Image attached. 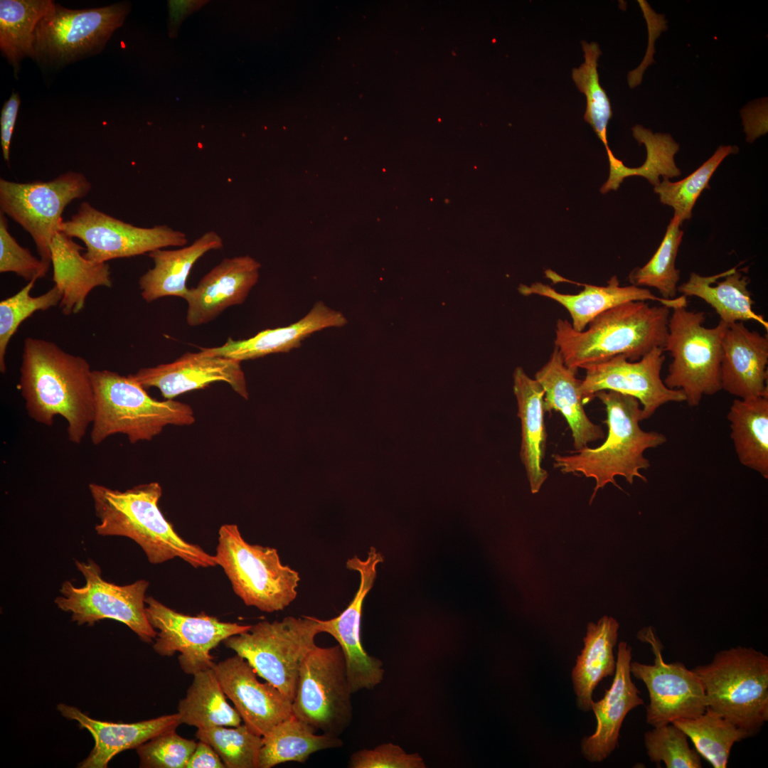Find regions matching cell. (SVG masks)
Listing matches in <instances>:
<instances>
[{
	"mask_svg": "<svg viewBox=\"0 0 768 768\" xmlns=\"http://www.w3.org/2000/svg\"><path fill=\"white\" fill-rule=\"evenodd\" d=\"M92 371L82 357L53 341L27 337L23 341L18 388L28 416L51 426L57 415L68 422V439L79 444L95 412Z\"/></svg>",
	"mask_w": 768,
	"mask_h": 768,
	"instance_id": "6da1fadb",
	"label": "cell"
},
{
	"mask_svg": "<svg viewBox=\"0 0 768 768\" xmlns=\"http://www.w3.org/2000/svg\"><path fill=\"white\" fill-rule=\"evenodd\" d=\"M670 314L663 305L631 301L599 314L582 331L559 319L554 344L565 365L576 374L580 368L617 356L638 361L656 347L663 349Z\"/></svg>",
	"mask_w": 768,
	"mask_h": 768,
	"instance_id": "7a4b0ae2",
	"label": "cell"
},
{
	"mask_svg": "<svg viewBox=\"0 0 768 768\" xmlns=\"http://www.w3.org/2000/svg\"><path fill=\"white\" fill-rule=\"evenodd\" d=\"M101 536H124L136 542L149 562L161 564L180 558L191 566H216L214 556L183 539L159 507L162 488L158 482L135 486L124 491L96 483L88 485Z\"/></svg>",
	"mask_w": 768,
	"mask_h": 768,
	"instance_id": "3957f363",
	"label": "cell"
},
{
	"mask_svg": "<svg viewBox=\"0 0 768 768\" xmlns=\"http://www.w3.org/2000/svg\"><path fill=\"white\" fill-rule=\"evenodd\" d=\"M594 398L605 407L607 419L604 422L607 425V435L604 442L597 447H585L570 454L552 456L554 467L562 473L581 474L595 480L590 503L597 491L608 484L621 489L615 480L617 476H623L630 484L636 477L646 482L641 470L649 468L650 462L644 453L667 441L662 433L641 428L643 412L636 398L612 390L599 391Z\"/></svg>",
	"mask_w": 768,
	"mask_h": 768,
	"instance_id": "277c9868",
	"label": "cell"
},
{
	"mask_svg": "<svg viewBox=\"0 0 768 768\" xmlns=\"http://www.w3.org/2000/svg\"><path fill=\"white\" fill-rule=\"evenodd\" d=\"M95 412L90 439L100 444L116 434L132 444L151 440L167 425L194 422L193 409L174 400H157L134 379L109 370H93Z\"/></svg>",
	"mask_w": 768,
	"mask_h": 768,
	"instance_id": "5b68a950",
	"label": "cell"
},
{
	"mask_svg": "<svg viewBox=\"0 0 768 768\" xmlns=\"http://www.w3.org/2000/svg\"><path fill=\"white\" fill-rule=\"evenodd\" d=\"M703 687L707 708L743 730L749 737L768 720V656L737 646L716 653L692 669Z\"/></svg>",
	"mask_w": 768,
	"mask_h": 768,
	"instance_id": "8992f818",
	"label": "cell"
},
{
	"mask_svg": "<svg viewBox=\"0 0 768 768\" xmlns=\"http://www.w3.org/2000/svg\"><path fill=\"white\" fill-rule=\"evenodd\" d=\"M214 556L245 605L274 612L297 596L299 572L280 560L277 549L248 543L234 524L223 525Z\"/></svg>",
	"mask_w": 768,
	"mask_h": 768,
	"instance_id": "52a82bcc",
	"label": "cell"
},
{
	"mask_svg": "<svg viewBox=\"0 0 768 768\" xmlns=\"http://www.w3.org/2000/svg\"><path fill=\"white\" fill-rule=\"evenodd\" d=\"M705 318L703 311L673 309L663 348L672 358L663 383L682 390L690 407L698 405L703 396L722 390V341L727 325L720 321L716 326L707 328Z\"/></svg>",
	"mask_w": 768,
	"mask_h": 768,
	"instance_id": "ba28073f",
	"label": "cell"
},
{
	"mask_svg": "<svg viewBox=\"0 0 768 768\" xmlns=\"http://www.w3.org/2000/svg\"><path fill=\"white\" fill-rule=\"evenodd\" d=\"M320 633L318 618L288 616L281 621L259 622L223 643L292 702L302 663Z\"/></svg>",
	"mask_w": 768,
	"mask_h": 768,
	"instance_id": "9c48e42d",
	"label": "cell"
},
{
	"mask_svg": "<svg viewBox=\"0 0 768 768\" xmlns=\"http://www.w3.org/2000/svg\"><path fill=\"white\" fill-rule=\"evenodd\" d=\"M352 694L341 646L316 645L299 669L293 715L316 732L340 737L353 719Z\"/></svg>",
	"mask_w": 768,
	"mask_h": 768,
	"instance_id": "30bf717a",
	"label": "cell"
},
{
	"mask_svg": "<svg viewBox=\"0 0 768 768\" xmlns=\"http://www.w3.org/2000/svg\"><path fill=\"white\" fill-rule=\"evenodd\" d=\"M75 565L85 578V585L75 587L65 580L60 589L61 595L54 600L60 609L70 613L72 622L92 626L104 619H114L124 624L141 641L153 642L156 631L145 613L148 581L118 585L104 580L100 566L92 559L75 560Z\"/></svg>",
	"mask_w": 768,
	"mask_h": 768,
	"instance_id": "8fae6325",
	"label": "cell"
},
{
	"mask_svg": "<svg viewBox=\"0 0 768 768\" xmlns=\"http://www.w3.org/2000/svg\"><path fill=\"white\" fill-rule=\"evenodd\" d=\"M91 187L83 174L75 171L29 183L1 178L0 210L29 233L40 259L50 265V244L60 232L63 210L87 195Z\"/></svg>",
	"mask_w": 768,
	"mask_h": 768,
	"instance_id": "7c38bea8",
	"label": "cell"
},
{
	"mask_svg": "<svg viewBox=\"0 0 768 768\" xmlns=\"http://www.w3.org/2000/svg\"><path fill=\"white\" fill-rule=\"evenodd\" d=\"M129 9L122 2L80 10L55 4L37 26L35 60L59 67L99 53Z\"/></svg>",
	"mask_w": 768,
	"mask_h": 768,
	"instance_id": "4fadbf2b",
	"label": "cell"
},
{
	"mask_svg": "<svg viewBox=\"0 0 768 768\" xmlns=\"http://www.w3.org/2000/svg\"><path fill=\"white\" fill-rule=\"evenodd\" d=\"M70 238L82 240L84 257L95 262L130 257L169 247H183L186 234L166 225L139 227L103 213L88 202H82L72 217L60 226Z\"/></svg>",
	"mask_w": 768,
	"mask_h": 768,
	"instance_id": "5bb4252c",
	"label": "cell"
},
{
	"mask_svg": "<svg viewBox=\"0 0 768 768\" xmlns=\"http://www.w3.org/2000/svg\"><path fill=\"white\" fill-rule=\"evenodd\" d=\"M145 613L156 630L153 649L161 656L178 652V663L186 674L213 668L210 651L225 639L248 631L251 625L224 622L204 612L196 616L179 613L153 597L145 599Z\"/></svg>",
	"mask_w": 768,
	"mask_h": 768,
	"instance_id": "9a60e30c",
	"label": "cell"
},
{
	"mask_svg": "<svg viewBox=\"0 0 768 768\" xmlns=\"http://www.w3.org/2000/svg\"><path fill=\"white\" fill-rule=\"evenodd\" d=\"M638 638L651 646L654 655L653 664L630 663L631 674L641 681L648 690L646 722L656 727L703 714L708 706L697 674L681 662L664 661L663 645L651 627L641 630Z\"/></svg>",
	"mask_w": 768,
	"mask_h": 768,
	"instance_id": "2e32d148",
	"label": "cell"
},
{
	"mask_svg": "<svg viewBox=\"0 0 768 768\" xmlns=\"http://www.w3.org/2000/svg\"><path fill=\"white\" fill-rule=\"evenodd\" d=\"M663 349L656 347L638 361L624 356L584 366L585 377L580 393L584 405L601 390H612L636 398L640 402L644 420L663 405L686 402L682 390L667 388L661 378L665 361Z\"/></svg>",
	"mask_w": 768,
	"mask_h": 768,
	"instance_id": "e0dca14e",
	"label": "cell"
},
{
	"mask_svg": "<svg viewBox=\"0 0 768 768\" xmlns=\"http://www.w3.org/2000/svg\"><path fill=\"white\" fill-rule=\"evenodd\" d=\"M383 561L382 555L371 547L367 558L353 556L346 561L348 570L360 575V585L353 599L337 617L319 619L321 631L332 636L341 646L346 665L347 676L353 693L361 689H371L383 678L382 662L368 655L361 641V620L363 602L373 587L378 565Z\"/></svg>",
	"mask_w": 768,
	"mask_h": 768,
	"instance_id": "ac0fdd59",
	"label": "cell"
},
{
	"mask_svg": "<svg viewBox=\"0 0 768 768\" xmlns=\"http://www.w3.org/2000/svg\"><path fill=\"white\" fill-rule=\"evenodd\" d=\"M213 669L225 695L252 732L263 737L293 716L292 702L274 686L259 681L254 668L242 656L227 658L215 663Z\"/></svg>",
	"mask_w": 768,
	"mask_h": 768,
	"instance_id": "d6986e66",
	"label": "cell"
},
{
	"mask_svg": "<svg viewBox=\"0 0 768 768\" xmlns=\"http://www.w3.org/2000/svg\"><path fill=\"white\" fill-rule=\"evenodd\" d=\"M240 361L207 353L186 352L174 362L139 369L132 377L145 389L156 388L166 400L215 382L228 383L242 397L247 398Z\"/></svg>",
	"mask_w": 768,
	"mask_h": 768,
	"instance_id": "ffe728a7",
	"label": "cell"
},
{
	"mask_svg": "<svg viewBox=\"0 0 768 768\" xmlns=\"http://www.w3.org/2000/svg\"><path fill=\"white\" fill-rule=\"evenodd\" d=\"M545 275L555 282H567L584 286L577 294H564L548 284L536 282L530 285L521 284L518 292L524 296L538 295L550 299L567 309L572 328L584 331L589 323L602 312L619 304L631 301H655L669 309L687 307V297L681 295L674 299H664L650 290L635 285L620 286L617 276H613L606 286L575 282L548 270Z\"/></svg>",
	"mask_w": 768,
	"mask_h": 768,
	"instance_id": "44dd1931",
	"label": "cell"
},
{
	"mask_svg": "<svg viewBox=\"0 0 768 768\" xmlns=\"http://www.w3.org/2000/svg\"><path fill=\"white\" fill-rule=\"evenodd\" d=\"M260 267L249 255L223 259L183 298L188 304V325L207 324L227 308L242 304L258 281Z\"/></svg>",
	"mask_w": 768,
	"mask_h": 768,
	"instance_id": "7402d4cb",
	"label": "cell"
},
{
	"mask_svg": "<svg viewBox=\"0 0 768 768\" xmlns=\"http://www.w3.org/2000/svg\"><path fill=\"white\" fill-rule=\"evenodd\" d=\"M631 647L625 641L618 644L616 668L610 688L599 700L592 701L597 726L594 732L581 741V752L590 762H600L617 747L619 732L626 715L644 705L639 690L631 680Z\"/></svg>",
	"mask_w": 768,
	"mask_h": 768,
	"instance_id": "603a6c76",
	"label": "cell"
},
{
	"mask_svg": "<svg viewBox=\"0 0 768 768\" xmlns=\"http://www.w3.org/2000/svg\"><path fill=\"white\" fill-rule=\"evenodd\" d=\"M768 338L742 321L727 326L722 341V390L740 399L768 396Z\"/></svg>",
	"mask_w": 768,
	"mask_h": 768,
	"instance_id": "cb8c5ba5",
	"label": "cell"
},
{
	"mask_svg": "<svg viewBox=\"0 0 768 768\" xmlns=\"http://www.w3.org/2000/svg\"><path fill=\"white\" fill-rule=\"evenodd\" d=\"M57 710L68 720H75L95 740L90 754L78 764L80 768H107L117 754L136 749L156 735L180 725L178 713L133 723L105 722L93 719L79 708L59 703Z\"/></svg>",
	"mask_w": 768,
	"mask_h": 768,
	"instance_id": "d4e9b609",
	"label": "cell"
},
{
	"mask_svg": "<svg viewBox=\"0 0 768 768\" xmlns=\"http://www.w3.org/2000/svg\"><path fill=\"white\" fill-rule=\"evenodd\" d=\"M346 324L347 319L341 312L318 302L304 317L289 326L265 329L247 339L229 338L220 346L200 348L213 355L241 362L272 353L289 352L300 346L303 339L316 331Z\"/></svg>",
	"mask_w": 768,
	"mask_h": 768,
	"instance_id": "484cf974",
	"label": "cell"
},
{
	"mask_svg": "<svg viewBox=\"0 0 768 768\" xmlns=\"http://www.w3.org/2000/svg\"><path fill=\"white\" fill-rule=\"evenodd\" d=\"M82 250L73 238L63 232L58 233L50 244L53 281L62 292L58 306L65 315L82 310L86 298L94 288L112 286L109 265L86 259L81 253Z\"/></svg>",
	"mask_w": 768,
	"mask_h": 768,
	"instance_id": "4316f807",
	"label": "cell"
},
{
	"mask_svg": "<svg viewBox=\"0 0 768 768\" xmlns=\"http://www.w3.org/2000/svg\"><path fill=\"white\" fill-rule=\"evenodd\" d=\"M534 379L543 387L545 412H559L571 430L575 450L603 439L602 427L587 417L580 393L582 380L565 365L555 346L548 361L535 374Z\"/></svg>",
	"mask_w": 768,
	"mask_h": 768,
	"instance_id": "83f0119b",
	"label": "cell"
},
{
	"mask_svg": "<svg viewBox=\"0 0 768 768\" xmlns=\"http://www.w3.org/2000/svg\"><path fill=\"white\" fill-rule=\"evenodd\" d=\"M223 247L220 235L207 231L188 246L174 250L158 249L149 253L154 267L139 279L141 295L146 302L164 297L184 298L187 279L194 264L206 252Z\"/></svg>",
	"mask_w": 768,
	"mask_h": 768,
	"instance_id": "f1b7e54d",
	"label": "cell"
},
{
	"mask_svg": "<svg viewBox=\"0 0 768 768\" xmlns=\"http://www.w3.org/2000/svg\"><path fill=\"white\" fill-rule=\"evenodd\" d=\"M513 380L521 425L520 457L530 491L536 494L548 477V472L542 465L547 441L543 407L545 391L522 367L514 370Z\"/></svg>",
	"mask_w": 768,
	"mask_h": 768,
	"instance_id": "f546056e",
	"label": "cell"
},
{
	"mask_svg": "<svg viewBox=\"0 0 768 768\" xmlns=\"http://www.w3.org/2000/svg\"><path fill=\"white\" fill-rule=\"evenodd\" d=\"M725 272L712 276H701L691 272L686 282L678 286L683 296L696 297L704 300L727 326L737 321L753 320L767 330L768 322L752 309L754 301L748 289L750 279L737 267L727 270L722 280H718Z\"/></svg>",
	"mask_w": 768,
	"mask_h": 768,
	"instance_id": "4dcf8cb0",
	"label": "cell"
},
{
	"mask_svg": "<svg viewBox=\"0 0 768 768\" xmlns=\"http://www.w3.org/2000/svg\"><path fill=\"white\" fill-rule=\"evenodd\" d=\"M618 629L617 621L608 616L587 624L584 647L577 657L571 675L577 705L582 711L591 710L594 690L603 678L615 672L614 647Z\"/></svg>",
	"mask_w": 768,
	"mask_h": 768,
	"instance_id": "1f68e13d",
	"label": "cell"
},
{
	"mask_svg": "<svg viewBox=\"0 0 768 768\" xmlns=\"http://www.w3.org/2000/svg\"><path fill=\"white\" fill-rule=\"evenodd\" d=\"M727 418L740 462L768 479V396L734 400Z\"/></svg>",
	"mask_w": 768,
	"mask_h": 768,
	"instance_id": "d6a6232c",
	"label": "cell"
},
{
	"mask_svg": "<svg viewBox=\"0 0 768 768\" xmlns=\"http://www.w3.org/2000/svg\"><path fill=\"white\" fill-rule=\"evenodd\" d=\"M258 768H272L287 762H305L312 754L343 746L339 737L316 731L294 715L262 737Z\"/></svg>",
	"mask_w": 768,
	"mask_h": 768,
	"instance_id": "836d02e7",
	"label": "cell"
},
{
	"mask_svg": "<svg viewBox=\"0 0 768 768\" xmlns=\"http://www.w3.org/2000/svg\"><path fill=\"white\" fill-rule=\"evenodd\" d=\"M193 676L185 698L178 705L181 723L197 729L240 725L242 718L227 702L213 668Z\"/></svg>",
	"mask_w": 768,
	"mask_h": 768,
	"instance_id": "e575fe53",
	"label": "cell"
},
{
	"mask_svg": "<svg viewBox=\"0 0 768 768\" xmlns=\"http://www.w3.org/2000/svg\"><path fill=\"white\" fill-rule=\"evenodd\" d=\"M633 136L639 144H644L646 149L644 163L637 168H629L616 158L611 151L607 153L609 162V175L600 188L602 193L616 191L626 177L640 176L646 178L653 186H657L660 176L670 178L681 174L676 166L674 156L679 145L668 134L653 133L641 125L632 128Z\"/></svg>",
	"mask_w": 768,
	"mask_h": 768,
	"instance_id": "d590c367",
	"label": "cell"
},
{
	"mask_svg": "<svg viewBox=\"0 0 768 768\" xmlns=\"http://www.w3.org/2000/svg\"><path fill=\"white\" fill-rule=\"evenodd\" d=\"M55 4L51 0L0 1V49L15 68L25 57L35 59L37 26Z\"/></svg>",
	"mask_w": 768,
	"mask_h": 768,
	"instance_id": "8d00e7d4",
	"label": "cell"
},
{
	"mask_svg": "<svg viewBox=\"0 0 768 768\" xmlns=\"http://www.w3.org/2000/svg\"><path fill=\"white\" fill-rule=\"evenodd\" d=\"M672 722L691 740L700 756L714 768H726L734 744L749 737L743 730L708 708L696 718Z\"/></svg>",
	"mask_w": 768,
	"mask_h": 768,
	"instance_id": "74e56055",
	"label": "cell"
},
{
	"mask_svg": "<svg viewBox=\"0 0 768 768\" xmlns=\"http://www.w3.org/2000/svg\"><path fill=\"white\" fill-rule=\"evenodd\" d=\"M681 225L679 218L673 215L653 257L645 265L631 272V284L655 288L664 299L676 298L680 270L676 268L675 263L683 235Z\"/></svg>",
	"mask_w": 768,
	"mask_h": 768,
	"instance_id": "f35d334b",
	"label": "cell"
},
{
	"mask_svg": "<svg viewBox=\"0 0 768 768\" xmlns=\"http://www.w3.org/2000/svg\"><path fill=\"white\" fill-rule=\"evenodd\" d=\"M585 61L580 67L572 70V78L577 89L586 97L585 120L589 123L605 146H608L607 129L612 110L609 99L599 83L597 71L601 50L595 42L582 41Z\"/></svg>",
	"mask_w": 768,
	"mask_h": 768,
	"instance_id": "ab89813d",
	"label": "cell"
},
{
	"mask_svg": "<svg viewBox=\"0 0 768 768\" xmlns=\"http://www.w3.org/2000/svg\"><path fill=\"white\" fill-rule=\"evenodd\" d=\"M737 152L734 146H720L713 156L685 178L671 182L667 178L654 186L661 203L672 207L674 215L681 223L692 217V210L698 198L705 188H709V181L723 159L730 154Z\"/></svg>",
	"mask_w": 768,
	"mask_h": 768,
	"instance_id": "60d3db41",
	"label": "cell"
},
{
	"mask_svg": "<svg viewBox=\"0 0 768 768\" xmlns=\"http://www.w3.org/2000/svg\"><path fill=\"white\" fill-rule=\"evenodd\" d=\"M196 736L215 750L225 768H258L262 737L252 732L244 724L230 728L198 729Z\"/></svg>",
	"mask_w": 768,
	"mask_h": 768,
	"instance_id": "b9f144b4",
	"label": "cell"
},
{
	"mask_svg": "<svg viewBox=\"0 0 768 768\" xmlns=\"http://www.w3.org/2000/svg\"><path fill=\"white\" fill-rule=\"evenodd\" d=\"M36 280L30 281L15 294L0 302V371L6 370L5 356L11 337L21 324L37 311H46L59 305L62 292L53 286L46 293L32 297Z\"/></svg>",
	"mask_w": 768,
	"mask_h": 768,
	"instance_id": "7bdbcfd3",
	"label": "cell"
},
{
	"mask_svg": "<svg viewBox=\"0 0 768 768\" xmlns=\"http://www.w3.org/2000/svg\"><path fill=\"white\" fill-rule=\"evenodd\" d=\"M644 733L650 761L663 762L667 768H700V756L690 748L687 735L673 722L653 727Z\"/></svg>",
	"mask_w": 768,
	"mask_h": 768,
	"instance_id": "ee69618b",
	"label": "cell"
},
{
	"mask_svg": "<svg viewBox=\"0 0 768 768\" xmlns=\"http://www.w3.org/2000/svg\"><path fill=\"white\" fill-rule=\"evenodd\" d=\"M197 742L171 730L136 748L142 768H185Z\"/></svg>",
	"mask_w": 768,
	"mask_h": 768,
	"instance_id": "f6af8a7d",
	"label": "cell"
},
{
	"mask_svg": "<svg viewBox=\"0 0 768 768\" xmlns=\"http://www.w3.org/2000/svg\"><path fill=\"white\" fill-rule=\"evenodd\" d=\"M50 265L21 246L9 230L6 215L0 212V272H14L28 282L46 277Z\"/></svg>",
	"mask_w": 768,
	"mask_h": 768,
	"instance_id": "bcb514c9",
	"label": "cell"
},
{
	"mask_svg": "<svg viewBox=\"0 0 768 768\" xmlns=\"http://www.w3.org/2000/svg\"><path fill=\"white\" fill-rule=\"evenodd\" d=\"M348 767L351 768H417L424 767L422 759L408 754L398 745H380L374 749H363L353 753Z\"/></svg>",
	"mask_w": 768,
	"mask_h": 768,
	"instance_id": "7dc6e473",
	"label": "cell"
},
{
	"mask_svg": "<svg viewBox=\"0 0 768 768\" xmlns=\"http://www.w3.org/2000/svg\"><path fill=\"white\" fill-rule=\"evenodd\" d=\"M21 100L18 93L13 92L5 102L1 112V145L4 159L9 162L10 144Z\"/></svg>",
	"mask_w": 768,
	"mask_h": 768,
	"instance_id": "c3c4849f",
	"label": "cell"
},
{
	"mask_svg": "<svg viewBox=\"0 0 768 768\" xmlns=\"http://www.w3.org/2000/svg\"><path fill=\"white\" fill-rule=\"evenodd\" d=\"M225 767L223 762L215 750L209 744L199 740L185 768Z\"/></svg>",
	"mask_w": 768,
	"mask_h": 768,
	"instance_id": "681fc988",
	"label": "cell"
},
{
	"mask_svg": "<svg viewBox=\"0 0 768 768\" xmlns=\"http://www.w3.org/2000/svg\"><path fill=\"white\" fill-rule=\"evenodd\" d=\"M205 1H169V36L175 38L181 21L187 15L198 9Z\"/></svg>",
	"mask_w": 768,
	"mask_h": 768,
	"instance_id": "f907efd6",
	"label": "cell"
}]
</instances>
